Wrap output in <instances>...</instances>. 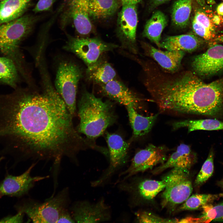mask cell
<instances>
[{"instance_id":"obj_1","label":"cell","mask_w":223,"mask_h":223,"mask_svg":"<svg viewBox=\"0 0 223 223\" xmlns=\"http://www.w3.org/2000/svg\"><path fill=\"white\" fill-rule=\"evenodd\" d=\"M40 92L17 87L0 94V141L3 150L22 160L74 163L88 143L75 129L73 118L50 81Z\"/></svg>"},{"instance_id":"obj_2","label":"cell","mask_w":223,"mask_h":223,"mask_svg":"<svg viewBox=\"0 0 223 223\" xmlns=\"http://www.w3.org/2000/svg\"><path fill=\"white\" fill-rule=\"evenodd\" d=\"M77 108L79 123L76 129L89 139L101 136L116 119L111 102L104 101L86 90L82 92Z\"/></svg>"},{"instance_id":"obj_3","label":"cell","mask_w":223,"mask_h":223,"mask_svg":"<svg viewBox=\"0 0 223 223\" xmlns=\"http://www.w3.org/2000/svg\"><path fill=\"white\" fill-rule=\"evenodd\" d=\"M37 20L36 17L26 15L0 24V53L13 62L24 79L28 78L29 74L20 44Z\"/></svg>"},{"instance_id":"obj_4","label":"cell","mask_w":223,"mask_h":223,"mask_svg":"<svg viewBox=\"0 0 223 223\" xmlns=\"http://www.w3.org/2000/svg\"><path fill=\"white\" fill-rule=\"evenodd\" d=\"M71 200L69 188L65 187L44 202L33 199L25 200L18 207L33 223H57L59 216L69 209Z\"/></svg>"},{"instance_id":"obj_5","label":"cell","mask_w":223,"mask_h":223,"mask_svg":"<svg viewBox=\"0 0 223 223\" xmlns=\"http://www.w3.org/2000/svg\"><path fill=\"white\" fill-rule=\"evenodd\" d=\"M82 76L81 68L72 61H61L56 71L55 88L64 101L73 117L77 111L78 86Z\"/></svg>"},{"instance_id":"obj_6","label":"cell","mask_w":223,"mask_h":223,"mask_svg":"<svg viewBox=\"0 0 223 223\" xmlns=\"http://www.w3.org/2000/svg\"><path fill=\"white\" fill-rule=\"evenodd\" d=\"M166 186L161 195L164 206H174L184 202L193 190L189 169L174 168L163 178Z\"/></svg>"},{"instance_id":"obj_7","label":"cell","mask_w":223,"mask_h":223,"mask_svg":"<svg viewBox=\"0 0 223 223\" xmlns=\"http://www.w3.org/2000/svg\"><path fill=\"white\" fill-rule=\"evenodd\" d=\"M118 47L116 45L104 42L97 38L68 37L63 48L81 59L87 67L94 64L103 53Z\"/></svg>"},{"instance_id":"obj_8","label":"cell","mask_w":223,"mask_h":223,"mask_svg":"<svg viewBox=\"0 0 223 223\" xmlns=\"http://www.w3.org/2000/svg\"><path fill=\"white\" fill-rule=\"evenodd\" d=\"M167 152L165 146L148 144L135 154L130 166L120 174L123 181L138 173L151 169L159 164H163L166 160Z\"/></svg>"},{"instance_id":"obj_9","label":"cell","mask_w":223,"mask_h":223,"mask_svg":"<svg viewBox=\"0 0 223 223\" xmlns=\"http://www.w3.org/2000/svg\"><path fill=\"white\" fill-rule=\"evenodd\" d=\"M138 22L136 5L122 3L118 19V35L122 47L134 54L137 52L136 41Z\"/></svg>"},{"instance_id":"obj_10","label":"cell","mask_w":223,"mask_h":223,"mask_svg":"<svg viewBox=\"0 0 223 223\" xmlns=\"http://www.w3.org/2000/svg\"><path fill=\"white\" fill-rule=\"evenodd\" d=\"M109 209L103 199L93 204L85 201H77L69 208L76 223H95L107 221L110 217Z\"/></svg>"},{"instance_id":"obj_11","label":"cell","mask_w":223,"mask_h":223,"mask_svg":"<svg viewBox=\"0 0 223 223\" xmlns=\"http://www.w3.org/2000/svg\"><path fill=\"white\" fill-rule=\"evenodd\" d=\"M62 17L64 24L71 22L80 35H86L92 30L90 19L89 0H67Z\"/></svg>"},{"instance_id":"obj_12","label":"cell","mask_w":223,"mask_h":223,"mask_svg":"<svg viewBox=\"0 0 223 223\" xmlns=\"http://www.w3.org/2000/svg\"><path fill=\"white\" fill-rule=\"evenodd\" d=\"M191 66L196 75L203 77L223 70V45H212L205 52L194 58Z\"/></svg>"},{"instance_id":"obj_13","label":"cell","mask_w":223,"mask_h":223,"mask_svg":"<svg viewBox=\"0 0 223 223\" xmlns=\"http://www.w3.org/2000/svg\"><path fill=\"white\" fill-rule=\"evenodd\" d=\"M106 137L109 150L110 164L103 175L92 183L94 186L105 182L126 160L129 144L118 134L107 133Z\"/></svg>"},{"instance_id":"obj_14","label":"cell","mask_w":223,"mask_h":223,"mask_svg":"<svg viewBox=\"0 0 223 223\" xmlns=\"http://www.w3.org/2000/svg\"><path fill=\"white\" fill-rule=\"evenodd\" d=\"M37 162L33 163L21 174L7 176L0 185V193L2 195L21 196L27 194L37 182L49 177L48 176H32L31 173Z\"/></svg>"},{"instance_id":"obj_15","label":"cell","mask_w":223,"mask_h":223,"mask_svg":"<svg viewBox=\"0 0 223 223\" xmlns=\"http://www.w3.org/2000/svg\"><path fill=\"white\" fill-rule=\"evenodd\" d=\"M99 85L104 96L126 107H132L136 109L138 106L141 99L122 82L115 79Z\"/></svg>"},{"instance_id":"obj_16","label":"cell","mask_w":223,"mask_h":223,"mask_svg":"<svg viewBox=\"0 0 223 223\" xmlns=\"http://www.w3.org/2000/svg\"><path fill=\"white\" fill-rule=\"evenodd\" d=\"M146 55L155 60L164 69L171 72L177 71L180 67L184 55L182 51H163L146 43L142 44Z\"/></svg>"},{"instance_id":"obj_17","label":"cell","mask_w":223,"mask_h":223,"mask_svg":"<svg viewBox=\"0 0 223 223\" xmlns=\"http://www.w3.org/2000/svg\"><path fill=\"white\" fill-rule=\"evenodd\" d=\"M196 154L188 145L181 144L177 148L176 151L162 165L155 169L158 173L170 168H180L189 169L196 161Z\"/></svg>"},{"instance_id":"obj_18","label":"cell","mask_w":223,"mask_h":223,"mask_svg":"<svg viewBox=\"0 0 223 223\" xmlns=\"http://www.w3.org/2000/svg\"><path fill=\"white\" fill-rule=\"evenodd\" d=\"M203 42L195 35L182 34L167 37L160 42V48L168 50L191 52L200 47Z\"/></svg>"},{"instance_id":"obj_19","label":"cell","mask_w":223,"mask_h":223,"mask_svg":"<svg viewBox=\"0 0 223 223\" xmlns=\"http://www.w3.org/2000/svg\"><path fill=\"white\" fill-rule=\"evenodd\" d=\"M85 75L87 80L100 85L115 79L116 73L109 63L99 58L94 64L87 67Z\"/></svg>"},{"instance_id":"obj_20","label":"cell","mask_w":223,"mask_h":223,"mask_svg":"<svg viewBox=\"0 0 223 223\" xmlns=\"http://www.w3.org/2000/svg\"><path fill=\"white\" fill-rule=\"evenodd\" d=\"M167 23L165 15L160 11H155L146 23L143 33V36L160 48L161 34Z\"/></svg>"},{"instance_id":"obj_21","label":"cell","mask_w":223,"mask_h":223,"mask_svg":"<svg viewBox=\"0 0 223 223\" xmlns=\"http://www.w3.org/2000/svg\"><path fill=\"white\" fill-rule=\"evenodd\" d=\"M32 0H3L0 2V24L23 15Z\"/></svg>"},{"instance_id":"obj_22","label":"cell","mask_w":223,"mask_h":223,"mask_svg":"<svg viewBox=\"0 0 223 223\" xmlns=\"http://www.w3.org/2000/svg\"><path fill=\"white\" fill-rule=\"evenodd\" d=\"M130 123L134 136H142L148 133L151 130L159 114L148 116L138 113L132 107H126Z\"/></svg>"},{"instance_id":"obj_23","label":"cell","mask_w":223,"mask_h":223,"mask_svg":"<svg viewBox=\"0 0 223 223\" xmlns=\"http://www.w3.org/2000/svg\"><path fill=\"white\" fill-rule=\"evenodd\" d=\"M173 127L174 129L186 127L188 129V133L199 130H223V122L216 119H211L186 120L174 122Z\"/></svg>"},{"instance_id":"obj_24","label":"cell","mask_w":223,"mask_h":223,"mask_svg":"<svg viewBox=\"0 0 223 223\" xmlns=\"http://www.w3.org/2000/svg\"><path fill=\"white\" fill-rule=\"evenodd\" d=\"M119 6L117 0H89L90 17L98 19L113 15Z\"/></svg>"},{"instance_id":"obj_25","label":"cell","mask_w":223,"mask_h":223,"mask_svg":"<svg viewBox=\"0 0 223 223\" xmlns=\"http://www.w3.org/2000/svg\"><path fill=\"white\" fill-rule=\"evenodd\" d=\"M19 75L11 60L4 56H0V84L8 85L15 89L20 82Z\"/></svg>"},{"instance_id":"obj_26","label":"cell","mask_w":223,"mask_h":223,"mask_svg":"<svg viewBox=\"0 0 223 223\" xmlns=\"http://www.w3.org/2000/svg\"><path fill=\"white\" fill-rule=\"evenodd\" d=\"M192 10L191 0H177L174 3L171 12L172 21L180 28L187 27Z\"/></svg>"},{"instance_id":"obj_27","label":"cell","mask_w":223,"mask_h":223,"mask_svg":"<svg viewBox=\"0 0 223 223\" xmlns=\"http://www.w3.org/2000/svg\"><path fill=\"white\" fill-rule=\"evenodd\" d=\"M166 186V182L163 178L161 181L145 180L138 184L135 190L143 199L151 200L164 190Z\"/></svg>"},{"instance_id":"obj_28","label":"cell","mask_w":223,"mask_h":223,"mask_svg":"<svg viewBox=\"0 0 223 223\" xmlns=\"http://www.w3.org/2000/svg\"><path fill=\"white\" fill-rule=\"evenodd\" d=\"M223 195L205 194L193 195L190 196L184 202L180 209L182 210H196L206 205L207 203Z\"/></svg>"},{"instance_id":"obj_29","label":"cell","mask_w":223,"mask_h":223,"mask_svg":"<svg viewBox=\"0 0 223 223\" xmlns=\"http://www.w3.org/2000/svg\"><path fill=\"white\" fill-rule=\"evenodd\" d=\"M202 207L203 212L198 218L199 223L209 222H223V202L213 206L205 205Z\"/></svg>"},{"instance_id":"obj_30","label":"cell","mask_w":223,"mask_h":223,"mask_svg":"<svg viewBox=\"0 0 223 223\" xmlns=\"http://www.w3.org/2000/svg\"><path fill=\"white\" fill-rule=\"evenodd\" d=\"M214 151L211 149L208 157L197 176L195 183L199 185L205 182L212 175L214 170Z\"/></svg>"},{"instance_id":"obj_31","label":"cell","mask_w":223,"mask_h":223,"mask_svg":"<svg viewBox=\"0 0 223 223\" xmlns=\"http://www.w3.org/2000/svg\"><path fill=\"white\" fill-rule=\"evenodd\" d=\"M137 219L140 223H175L178 222L177 219L162 218L151 213L146 211H139L136 213Z\"/></svg>"},{"instance_id":"obj_32","label":"cell","mask_w":223,"mask_h":223,"mask_svg":"<svg viewBox=\"0 0 223 223\" xmlns=\"http://www.w3.org/2000/svg\"><path fill=\"white\" fill-rule=\"evenodd\" d=\"M192 28L195 34L207 41H211L215 37V33L206 28L194 19L192 22Z\"/></svg>"},{"instance_id":"obj_33","label":"cell","mask_w":223,"mask_h":223,"mask_svg":"<svg viewBox=\"0 0 223 223\" xmlns=\"http://www.w3.org/2000/svg\"><path fill=\"white\" fill-rule=\"evenodd\" d=\"M193 19L206 28L215 33V25L203 10L200 9L197 10L195 13Z\"/></svg>"},{"instance_id":"obj_34","label":"cell","mask_w":223,"mask_h":223,"mask_svg":"<svg viewBox=\"0 0 223 223\" xmlns=\"http://www.w3.org/2000/svg\"><path fill=\"white\" fill-rule=\"evenodd\" d=\"M56 0H38L33 10L35 13L49 10Z\"/></svg>"},{"instance_id":"obj_35","label":"cell","mask_w":223,"mask_h":223,"mask_svg":"<svg viewBox=\"0 0 223 223\" xmlns=\"http://www.w3.org/2000/svg\"><path fill=\"white\" fill-rule=\"evenodd\" d=\"M24 213L19 211L15 215L9 216L0 220V223H22L23 222Z\"/></svg>"},{"instance_id":"obj_36","label":"cell","mask_w":223,"mask_h":223,"mask_svg":"<svg viewBox=\"0 0 223 223\" xmlns=\"http://www.w3.org/2000/svg\"><path fill=\"white\" fill-rule=\"evenodd\" d=\"M57 223H76L69 209L63 211L59 216Z\"/></svg>"},{"instance_id":"obj_37","label":"cell","mask_w":223,"mask_h":223,"mask_svg":"<svg viewBox=\"0 0 223 223\" xmlns=\"http://www.w3.org/2000/svg\"><path fill=\"white\" fill-rule=\"evenodd\" d=\"M169 0H151V4L154 7H156L161 5Z\"/></svg>"},{"instance_id":"obj_38","label":"cell","mask_w":223,"mask_h":223,"mask_svg":"<svg viewBox=\"0 0 223 223\" xmlns=\"http://www.w3.org/2000/svg\"><path fill=\"white\" fill-rule=\"evenodd\" d=\"M216 10L218 14L219 15L223 16V2L218 5Z\"/></svg>"},{"instance_id":"obj_39","label":"cell","mask_w":223,"mask_h":223,"mask_svg":"<svg viewBox=\"0 0 223 223\" xmlns=\"http://www.w3.org/2000/svg\"><path fill=\"white\" fill-rule=\"evenodd\" d=\"M142 0H122V3H125L137 5Z\"/></svg>"},{"instance_id":"obj_40","label":"cell","mask_w":223,"mask_h":223,"mask_svg":"<svg viewBox=\"0 0 223 223\" xmlns=\"http://www.w3.org/2000/svg\"><path fill=\"white\" fill-rule=\"evenodd\" d=\"M211 20L215 25H219L221 20L220 18L217 15L213 16Z\"/></svg>"},{"instance_id":"obj_41","label":"cell","mask_w":223,"mask_h":223,"mask_svg":"<svg viewBox=\"0 0 223 223\" xmlns=\"http://www.w3.org/2000/svg\"><path fill=\"white\" fill-rule=\"evenodd\" d=\"M197 2L201 6H203L205 3V0H196Z\"/></svg>"},{"instance_id":"obj_42","label":"cell","mask_w":223,"mask_h":223,"mask_svg":"<svg viewBox=\"0 0 223 223\" xmlns=\"http://www.w3.org/2000/svg\"><path fill=\"white\" fill-rule=\"evenodd\" d=\"M2 159V157L0 158V161Z\"/></svg>"},{"instance_id":"obj_43","label":"cell","mask_w":223,"mask_h":223,"mask_svg":"<svg viewBox=\"0 0 223 223\" xmlns=\"http://www.w3.org/2000/svg\"><path fill=\"white\" fill-rule=\"evenodd\" d=\"M2 0H0V2L1 1H2Z\"/></svg>"},{"instance_id":"obj_44","label":"cell","mask_w":223,"mask_h":223,"mask_svg":"<svg viewBox=\"0 0 223 223\" xmlns=\"http://www.w3.org/2000/svg\"><path fill=\"white\" fill-rule=\"evenodd\" d=\"M222 184H223V183H222Z\"/></svg>"},{"instance_id":"obj_45","label":"cell","mask_w":223,"mask_h":223,"mask_svg":"<svg viewBox=\"0 0 223 223\" xmlns=\"http://www.w3.org/2000/svg\"><path fill=\"white\" fill-rule=\"evenodd\" d=\"M222 0L223 1V0Z\"/></svg>"},{"instance_id":"obj_46","label":"cell","mask_w":223,"mask_h":223,"mask_svg":"<svg viewBox=\"0 0 223 223\" xmlns=\"http://www.w3.org/2000/svg\"></svg>"},{"instance_id":"obj_47","label":"cell","mask_w":223,"mask_h":223,"mask_svg":"<svg viewBox=\"0 0 223 223\" xmlns=\"http://www.w3.org/2000/svg\"></svg>"}]
</instances>
